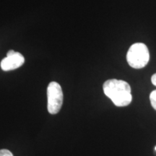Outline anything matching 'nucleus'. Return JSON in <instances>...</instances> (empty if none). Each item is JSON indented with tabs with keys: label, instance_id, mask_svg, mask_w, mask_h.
I'll list each match as a JSON object with an SVG mask.
<instances>
[{
	"label": "nucleus",
	"instance_id": "39448f33",
	"mask_svg": "<svg viewBox=\"0 0 156 156\" xmlns=\"http://www.w3.org/2000/svg\"><path fill=\"white\" fill-rule=\"evenodd\" d=\"M150 100L153 108L156 110V90H153L150 95Z\"/></svg>",
	"mask_w": 156,
	"mask_h": 156
},
{
	"label": "nucleus",
	"instance_id": "6e6552de",
	"mask_svg": "<svg viewBox=\"0 0 156 156\" xmlns=\"http://www.w3.org/2000/svg\"><path fill=\"white\" fill-rule=\"evenodd\" d=\"M155 151H156V147H155Z\"/></svg>",
	"mask_w": 156,
	"mask_h": 156
},
{
	"label": "nucleus",
	"instance_id": "0eeeda50",
	"mask_svg": "<svg viewBox=\"0 0 156 156\" xmlns=\"http://www.w3.org/2000/svg\"><path fill=\"white\" fill-rule=\"evenodd\" d=\"M151 82L152 83H153V85H154L156 87V73L154 74V75L152 76Z\"/></svg>",
	"mask_w": 156,
	"mask_h": 156
},
{
	"label": "nucleus",
	"instance_id": "f257e3e1",
	"mask_svg": "<svg viewBox=\"0 0 156 156\" xmlns=\"http://www.w3.org/2000/svg\"><path fill=\"white\" fill-rule=\"evenodd\" d=\"M103 90L105 95L109 98L115 106H126L132 101L131 87L129 84L121 80H108L103 83Z\"/></svg>",
	"mask_w": 156,
	"mask_h": 156
},
{
	"label": "nucleus",
	"instance_id": "7ed1b4c3",
	"mask_svg": "<svg viewBox=\"0 0 156 156\" xmlns=\"http://www.w3.org/2000/svg\"><path fill=\"white\" fill-rule=\"evenodd\" d=\"M48 112L51 114H56L63 103V92L62 87L56 82H51L47 87Z\"/></svg>",
	"mask_w": 156,
	"mask_h": 156
},
{
	"label": "nucleus",
	"instance_id": "423d86ee",
	"mask_svg": "<svg viewBox=\"0 0 156 156\" xmlns=\"http://www.w3.org/2000/svg\"><path fill=\"white\" fill-rule=\"evenodd\" d=\"M0 156H13V155L8 150L2 149L0 150Z\"/></svg>",
	"mask_w": 156,
	"mask_h": 156
},
{
	"label": "nucleus",
	"instance_id": "20e7f679",
	"mask_svg": "<svg viewBox=\"0 0 156 156\" xmlns=\"http://www.w3.org/2000/svg\"><path fill=\"white\" fill-rule=\"evenodd\" d=\"M25 58L19 52L10 50L7 52V56L1 62V68L4 71H11L20 67L24 64Z\"/></svg>",
	"mask_w": 156,
	"mask_h": 156
},
{
	"label": "nucleus",
	"instance_id": "f03ea898",
	"mask_svg": "<svg viewBox=\"0 0 156 156\" xmlns=\"http://www.w3.org/2000/svg\"><path fill=\"white\" fill-rule=\"evenodd\" d=\"M129 65L134 69H142L150 60V52L145 44L136 43L132 44L126 54Z\"/></svg>",
	"mask_w": 156,
	"mask_h": 156
}]
</instances>
